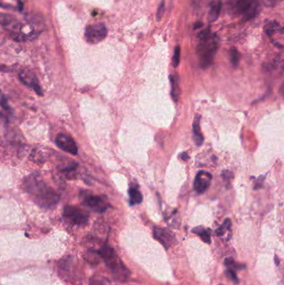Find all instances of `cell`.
Wrapping results in <instances>:
<instances>
[{"label": "cell", "instance_id": "6da1fadb", "mask_svg": "<svg viewBox=\"0 0 284 285\" xmlns=\"http://www.w3.org/2000/svg\"><path fill=\"white\" fill-rule=\"evenodd\" d=\"M23 187L34 203L41 208H53L60 201V194L44 182L40 175L31 174L28 176L23 182Z\"/></svg>", "mask_w": 284, "mask_h": 285}, {"label": "cell", "instance_id": "7a4b0ae2", "mask_svg": "<svg viewBox=\"0 0 284 285\" xmlns=\"http://www.w3.org/2000/svg\"><path fill=\"white\" fill-rule=\"evenodd\" d=\"M199 43L197 52L200 60V65L203 69H207L213 63L219 49V36L212 34L209 29H206L199 34Z\"/></svg>", "mask_w": 284, "mask_h": 285}, {"label": "cell", "instance_id": "3957f363", "mask_svg": "<svg viewBox=\"0 0 284 285\" xmlns=\"http://www.w3.org/2000/svg\"><path fill=\"white\" fill-rule=\"evenodd\" d=\"M99 256L102 259L106 265L110 269L112 274L117 280L126 281L130 276V272L126 268L124 264L120 260L114 248L104 244L97 252Z\"/></svg>", "mask_w": 284, "mask_h": 285}, {"label": "cell", "instance_id": "277c9868", "mask_svg": "<svg viewBox=\"0 0 284 285\" xmlns=\"http://www.w3.org/2000/svg\"><path fill=\"white\" fill-rule=\"evenodd\" d=\"M231 9L243 20H252L259 15V0H231Z\"/></svg>", "mask_w": 284, "mask_h": 285}, {"label": "cell", "instance_id": "5b68a950", "mask_svg": "<svg viewBox=\"0 0 284 285\" xmlns=\"http://www.w3.org/2000/svg\"><path fill=\"white\" fill-rule=\"evenodd\" d=\"M64 220L74 225L84 226L88 223V214L76 206H65L63 208Z\"/></svg>", "mask_w": 284, "mask_h": 285}, {"label": "cell", "instance_id": "8992f818", "mask_svg": "<svg viewBox=\"0 0 284 285\" xmlns=\"http://www.w3.org/2000/svg\"><path fill=\"white\" fill-rule=\"evenodd\" d=\"M82 204L86 208L91 209L92 211L96 213H103L108 208V203L105 199L101 196L92 195V194H82Z\"/></svg>", "mask_w": 284, "mask_h": 285}, {"label": "cell", "instance_id": "52a82bcc", "mask_svg": "<svg viewBox=\"0 0 284 285\" xmlns=\"http://www.w3.org/2000/svg\"><path fill=\"white\" fill-rule=\"evenodd\" d=\"M108 30L103 23H99L88 25L85 29V38L89 43H98L105 39Z\"/></svg>", "mask_w": 284, "mask_h": 285}, {"label": "cell", "instance_id": "ba28073f", "mask_svg": "<svg viewBox=\"0 0 284 285\" xmlns=\"http://www.w3.org/2000/svg\"><path fill=\"white\" fill-rule=\"evenodd\" d=\"M212 174L208 172L201 170L197 174L195 180H194V189L199 194H203L207 191L210 186L211 180H212Z\"/></svg>", "mask_w": 284, "mask_h": 285}, {"label": "cell", "instance_id": "9c48e42d", "mask_svg": "<svg viewBox=\"0 0 284 285\" xmlns=\"http://www.w3.org/2000/svg\"><path fill=\"white\" fill-rule=\"evenodd\" d=\"M58 147L68 154L76 155L78 154V147L74 140L67 134H60L55 139Z\"/></svg>", "mask_w": 284, "mask_h": 285}, {"label": "cell", "instance_id": "30bf717a", "mask_svg": "<svg viewBox=\"0 0 284 285\" xmlns=\"http://www.w3.org/2000/svg\"><path fill=\"white\" fill-rule=\"evenodd\" d=\"M20 80H21V82L23 84H25L29 88L34 89V91L36 92L39 95H43L42 89H41L37 78L35 76V74H33L31 71H29L28 69H24L23 71L20 72Z\"/></svg>", "mask_w": 284, "mask_h": 285}, {"label": "cell", "instance_id": "8fae6325", "mask_svg": "<svg viewBox=\"0 0 284 285\" xmlns=\"http://www.w3.org/2000/svg\"><path fill=\"white\" fill-rule=\"evenodd\" d=\"M154 236L165 248H170L176 242L174 235L166 228H154Z\"/></svg>", "mask_w": 284, "mask_h": 285}, {"label": "cell", "instance_id": "7c38bea8", "mask_svg": "<svg viewBox=\"0 0 284 285\" xmlns=\"http://www.w3.org/2000/svg\"><path fill=\"white\" fill-rule=\"evenodd\" d=\"M200 119H201L200 115L197 114L193 124V140L198 146L201 145L203 142V137L202 133L200 130Z\"/></svg>", "mask_w": 284, "mask_h": 285}, {"label": "cell", "instance_id": "4fadbf2b", "mask_svg": "<svg viewBox=\"0 0 284 285\" xmlns=\"http://www.w3.org/2000/svg\"><path fill=\"white\" fill-rule=\"evenodd\" d=\"M171 96L175 102L179 101L180 95V86H179V75H171Z\"/></svg>", "mask_w": 284, "mask_h": 285}, {"label": "cell", "instance_id": "5bb4252c", "mask_svg": "<svg viewBox=\"0 0 284 285\" xmlns=\"http://www.w3.org/2000/svg\"><path fill=\"white\" fill-rule=\"evenodd\" d=\"M128 194H129V201H130L131 205L139 204L142 202V194L140 193L139 189H137V188H130Z\"/></svg>", "mask_w": 284, "mask_h": 285}, {"label": "cell", "instance_id": "9a60e30c", "mask_svg": "<svg viewBox=\"0 0 284 285\" xmlns=\"http://www.w3.org/2000/svg\"><path fill=\"white\" fill-rule=\"evenodd\" d=\"M17 23L16 19L12 15H6V14H0V24L9 29L12 26L15 25Z\"/></svg>", "mask_w": 284, "mask_h": 285}, {"label": "cell", "instance_id": "2e32d148", "mask_svg": "<svg viewBox=\"0 0 284 285\" xmlns=\"http://www.w3.org/2000/svg\"><path fill=\"white\" fill-rule=\"evenodd\" d=\"M221 9L222 3L220 2L213 4L211 7L210 12H209V20H210L211 22H214V21H216L219 19Z\"/></svg>", "mask_w": 284, "mask_h": 285}, {"label": "cell", "instance_id": "e0dca14e", "mask_svg": "<svg viewBox=\"0 0 284 285\" xmlns=\"http://www.w3.org/2000/svg\"><path fill=\"white\" fill-rule=\"evenodd\" d=\"M193 232L195 234H199L200 238L202 239L203 241H204L207 244H210V234H209V232L207 231V229L202 228H197L193 229Z\"/></svg>", "mask_w": 284, "mask_h": 285}, {"label": "cell", "instance_id": "ac0fdd59", "mask_svg": "<svg viewBox=\"0 0 284 285\" xmlns=\"http://www.w3.org/2000/svg\"><path fill=\"white\" fill-rule=\"evenodd\" d=\"M229 56H230V62L233 67H237L239 63V53L235 48H233L231 49L230 53H229Z\"/></svg>", "mask_w": 284, "mask_h": 285}, {"label": "cell", "instance_id": "d6986e66", "mask_svg": "<svg viewBox=\"0 0 284 285\" xmlns=\"http://www.w3.org/2000/svg\"><path fill=\"white\" fill-rule=\"evenodd\" d=\"M231 228V221L229 220H226L224 223L217 229L216 234L219 236H222L226 233L227 230H229Z\"/></svg>", "mask_w": 284, "mask_h": 285}, {"label": "cell", "instance_id": "ffe728a7", "mask_svg": "<svg viewBox=\"0 0 284 285\" xmlns=\"http://www.w3.org/2000/svg\"><path fill=\"white\" fill-rule=\"evenodd\" d=\"M165 10V0H162L161 3H159V8L157 10L156 13V20L157 21H160L162 20V16H163V13Z\"/></svg>", "mask_w": 284, "mask_h": 285}, {"label": "cell", "instance_id": "44dd1931", "mask_svg": "<svg viewBox=\"0 0 284 285\" xmlns=\"http://www.w3.org/2000/svg\"><path fill=\"white\" fill-rule=\"evenodd\" d=\"M180 52H181L180 47L177 46L174 50V57H173V64L175 68L179 66V62H180Z\"/></svg>", "mask_w": 284, "mask_h": 285}, {"label": "cell", "instance_id": "7402d4cb", "mask_svg": "<svg viewBox=\"0 0 284 285\" xmlns=\"http://www.w3.org/2000/svg\"><path fill=\"white\" fill-rule=\"evenodd\" d=\"M0 105L2 106L5 110H9V107L7 103V99L1 91H0Z\"/></svg>", "mask_w": 284, "mask_h": 285}, {"label": "cell", "instance_id": "603a6c76", "mask_svg": "<svg viewBox=\"0 0 284 285\" xmlns=\"http://www.w3.org/2000/svg\"><path fill=\"white\" fill-rule=\"evenodd\" d=\"M227 274H228V276L230 277L231 280H233L235 282H238V277H237L236 273L232 268L227 269Z\"/></svg>", "mask_w": 284, "mask_h": 285}, {"label": "cell", "instance_id": "cb8c5ba5", "mask_svg": "<svg viewBox=\"0 0 284 285\" xmlns=\"http://www.w3.org/2000/svg\"><path fill=\"white\" fill-rule=\"evenodd\" d=\"M278 2V0H264V3L267 7H273Z\"/></svg>", "mask_w": 284, "mask_h": 285}, {"label": "cell", "instance_id": "d4e9b609", "mask_svg": "<svg viewBox=\"0 0 284 285\" xmlns=\"http://www.w3.org/2000/svg\"><path fill=\"white\" fill-rule=\"evenodd\" d=\"M202 23H200V22H199V23H197L196 24H195V27H194V29H196L197 28H200V27H202Z\"/></svg>", "mask_w": 284, "mask_h": 285}]
</instances>
